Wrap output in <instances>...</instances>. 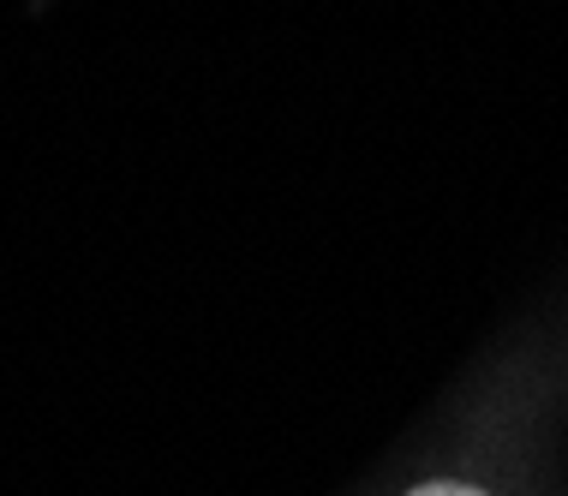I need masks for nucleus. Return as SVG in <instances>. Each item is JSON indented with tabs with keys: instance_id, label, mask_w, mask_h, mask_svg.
<instances>
[{
	"instance_id": "f257e3e1",
	"label": "nucleus",
	"mask_w": 568,
	"mask_h": 496,
	"mask_svg": "<svg viewBox=\"0 0 568 496\" xmlns=\"http://www.w3.org/2000/svg\"><path fill=\"white\" fill-rule=\"evenodd\" d=\"M407 496H485V490L455 485V478H432V485H419V490H407Z\"/></svg>"
}]
</instances>
